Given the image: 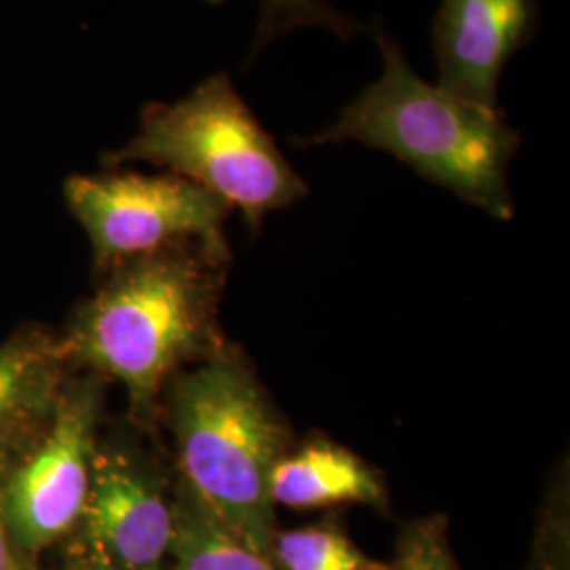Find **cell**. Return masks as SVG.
Instances as JSON below:
<instances>
[{"mask_svg": "<svg viewBox=\"0 0 570 570\" xmlns=\"http://www.w3.org/2000/svg\"><path fill=\"white\" fill-rule=\"evenodd\" d=\"M180 482L254 550L273 558L268 480L289 450V431L244 355L223 346L184 367L161 393Z\"/></svg>", "mask_w": 570, "mask_h": 570, "instance_id": "cell-3", "label": "cell"}, {"mask_svg": "<svg viewBox=\"0 0 570 570\" xmlns=\"http://www.w3.org/2000/svg\"><path fill=\"white\" fill-rule=\"evenodd\" d=\"M39 428L41 423L37 428L13 429V431L0 433V570H35L32 564L35 558H30L26 551L21 550L9 529L7 513H4V487L20 450Z\"/></svg>", "mask_w": 570, "mask_h": 570, "instance_id": "cell-16", "label": "cell"}, {"mask_svg": "<svg viewBox=\"0 0 570 570\" xmlns=\"http://www.w3.org/2000/svg\"><path fill=\"white\" fill-rule=\"evenodd\" d=\"M537 23V0H442L433 21L438 87L499 110L501 75Z\"/></svg>", "mask_w": 570, "mask_h": 570, "instance_id": "cell-8", "label": "cell"}, {"mask_svg": "<svg viewBox=\"0 0 570 570\" xmlns=\"http://www.w3.org/2000/svg\"><path fill=\"white\" fill-rule=\"evenodd\" d=\"M374 39L383 75L346 104L330 127L294 142L301 148L360 142L383 150L465 204L511 220L510 165L520 136L503 110L459 100L423 81L385 28H376Z\"/></svg>", "mask_w": 570, "mask_h": 570, "instance_id": "cell-2", "label": "cell"}, {"mask_svg": "<svg viewBox=\"0 0 570 570\" xmlns=\"http://www.w3.org/2000/svg\"><path fill=\"white\" fill-rule=\"evenodd\" d=\"M87 562V569L89 570H110L102 567V564H98V562H91V560H85Z\"/></svg>", "mask_w": 570, "mask_h": 570, "instance_id": "cell-17", "label": "cell"}, {"mask_svg": "<svg viewBox=\"0 0 570 570\" xmlns=\"http://www.w3.org/2000/svg\"><path fill=\"white\" fill-rule=\"evenodd\" d=\"M226 263L228 244H186L104 273L61 338L70 364L117 381L131 414L150 421L169 379L225 346L218 303Z\"/></svg>", "mask_w": 570, "mask_h": 570, "instance_id": "cell-1", "label": "cell"}, {"mask_svg": "<svg viewBox=\"0 0 570 570\" xmlns=\"http://www.w3.org/2000/svg\"><path fill=\"white\" fill-rule=\"evenodd\" d=\"M273 508L334 510L341 505H367L387 511L383 475L355 452L327 438L306 440L287 450L268 480Z\"/></svg>", "mask_w": 570, "mask_h": 570, "instance_id": "cell-9", "label": "cell"}, {"mask_svg": "<svg viewBox=\"0 0 570 570\" xmlns=\"http://www.w3.org/2000/svg\"><path fill=\"white\" fill-rule=\"evenodd\" d=\"M258 28L252 45V56L256 58L263 49L287 32L303 28H322L330 35L348 41L364 26L355 18L338 11L330 0H258Z\"/></svg>", "mask_w": 570, "mask_h": 570, "instance_id": "cell-13", "label": "cell"}, {"mask_svg": "<svg viewBox=\"0 0 570 570\" xmlns=\"http://www.w3.org/2000/svg\"><path fill=\"white\" fill-rule=\"evenodd\" d=\"M273 560L279 570H385V562L360 550L336 518L277 532Z\"/></svg>", "mask_w": 570, "mask_h": 570, "instance_id": "cell-12", "label": "cell"}, {"mask_svg": "<svg viewBox=\"0 0 570 570\" xmlns=\"http://www.w3.org/2000/svg\"><path fill=\"white\" fill-rule=\"evenodd\" d=\"M102 406L104 379L91 374L66 381L9 471L4 513L30 558L81 524Z\"/></svg>", "mask_w": 570, "mask_h": 570, "instance_id": "cell-6", "label": "cell"}, {"mask_svg": "<svg viewBox=\"0 0 570 570\" xmlns=\"http://www.w3.org/2000/svg\"><path fill=\"white\" fill-rule=\"evenodd\" d=\"M569 480L558 478L539 515L524 570H569Z\"/></svg>", "mask_w": 570, "mask_h": 570, "instance_id": "cell-15", "label": "cell"}, {"mask_svg": "<svg viewBox=\"0 0 570 570\" xmlns=\"http://www.w3.org/2000/svg\"><path fill=\"white\" fill-rule=\"evenodd\" d=\"M102 161L106 169L164 167L242 212L252 230L308 193L226 72L199 82L178 102L144 106L138 134Z\"/></svg>", "mask_w": 570, "mask_h": 570, "instance_id": "cell-4", "label": "cell"}, {"mask_svg": "<svg viewBox=\"0 0 570 570\" xmlns=\"http://www.w3.org/2000/svg\"><path fill=\"white\" fill-rule=\"evenodd\" d=\"M63 197L102 273L178 245L226 244L233 214L223 199L180 176L122 167L70 176Z\"/></svg>", "mask_w": 570, "mask_h": 570, "instance_id": "cell-5", "label": "cell"}, {"mask_svg": "<svg viewBox=\"0 0 570 570\" xmlns=\"http://www.w3.org/2000/svg\"><path fill=\"white\" fill-rule=\"evenodd\" d=\"M68 364L61 338L42 330H23L0 345V433L47 419Z\"/></svg>", "mask_w": 570, "mask_h": 570, "instance_id": "cell-10", "label": "cell"}, {"mask_svg": "<svg viewBox=\"0 0 570 570\" xmlns=\"http://www.w3.org/2000/svg\"><path fill=\"white\" fill-rule=\"evenodd\" d=\"M205 2H209V4H223L226 0H205Z\"/></svg>", "mask_w": 570, "mask_h": 570, "instance_id": "cell-18", "label": "cell"}, {"mask_svg": "<svg viewBox=\"0 0 570 570\" xmlns=\"http://www.w3.org/2000/svg\"><path fill=\"white\" fill-rule=\"evenodd\" d=\"M385 570H461L450 548L449 518L433 513L404 524Z\"/></svg>", "mask_w": 570, "mask_h": 570, "instance_id": "cell-14", "label": "cell"}, {"mask_svg": "<svg viewBox=\"0 0 570 570\" xmlns=\"http://www.w3.org/2000/svg\"><path fill=\"white\" fill-rule=\"evenodd\" d=\"M165 570V569H164Z\"/></svg>", "mask_w": 570, "mask_h": 570, "instance_id": "cell-20", "label": "cell"}, {"mask_svg": "<svg viewBox=\"0 0 570 570\" xmlns=\"http://www.w3.org/2000/svg\"><path fill=\"white\" fill-rule=\"evenodd\" d=\"M77 570H89L87 569V562H82L81 567H79Z\"/></svg>", "mask_w": 570, "mask_h": 570, "instance_id": "cell-19", "label": "cell"}, {"mask_svg": "<svg viewBox=\"0 0 570 570\" xmlns=\"http://www.w3.org/2000/svg\"><path fill=\"white\" fill-rule=\"evenodd\" d=\"M79 527L87 560L110 570H164L174 541V494L142 450L100 440Z\"/></svg>", "mask_w": 570, "mask_h": 570, "instance_id": "cell-7", "label": "cell"}, {"mask_svg": "<svg viewBox=\"0 0 570 570\" xmlns=\"http://www.w3.org/2000/svg\"><path fill=\"white\" fill-rule=\"evenodd\" d=\"M169 570H279L178 480L174 490V541Z\"/></svg>", "mask_w": 570, "mask_h": 570, "instance_id": "cell-11", "label": "cell"}]
</instances>
